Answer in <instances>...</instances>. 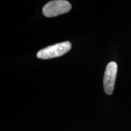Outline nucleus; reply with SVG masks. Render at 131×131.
<instances>
[{
    "label": "nucleus",
    "instance_id": "obj_1",
    "mask_svg": "<svg viewBox=\"0 0 131 131\" xmlns=\"http://www.w3.org/2000/svg\"><path fill=\"white\" fill-rule=\"evenodd\" d=\"M71 48V43L69 41H64L41 49L38 52L37 56L38 58L43 60L56 58L68 53Z\"/></svg>",
    "mask_w": 131,
    "mask_h": 131
},
{
    "label": "nucleus",
    "instance_id": "obj_2",
    "mask_svg": "<svg viewBox=\"0 0 131 131\" xmlns=\"http://www.w3.org/2000/svg\"><path fill=\"white\" fill-rule=\"evenodd\" d=\"M72 9L70 3L66 0H54L49 1L42 8V13L48 18L55 17L66 14Z\"/></svg>",
    "mask_w": 131,
    "mask_h": 131
},
{
    "label": "nucleus",
    "instance_id": "obj_3",
    "mask_svg": "<svg viewBox=\"0 0 131 131\" xmlns=\"http://www.w3.org/2000/svg\"><path fill=\"white\" fill-rule=\"evenodd\" d=\"M117 69V63L114 61L110 62L106 68L103 78V86L104 91L107 95H111L114 91Z\"/></svg>",
    "mask_w": 131,
    "mask_h": 131
}]
</instances>
